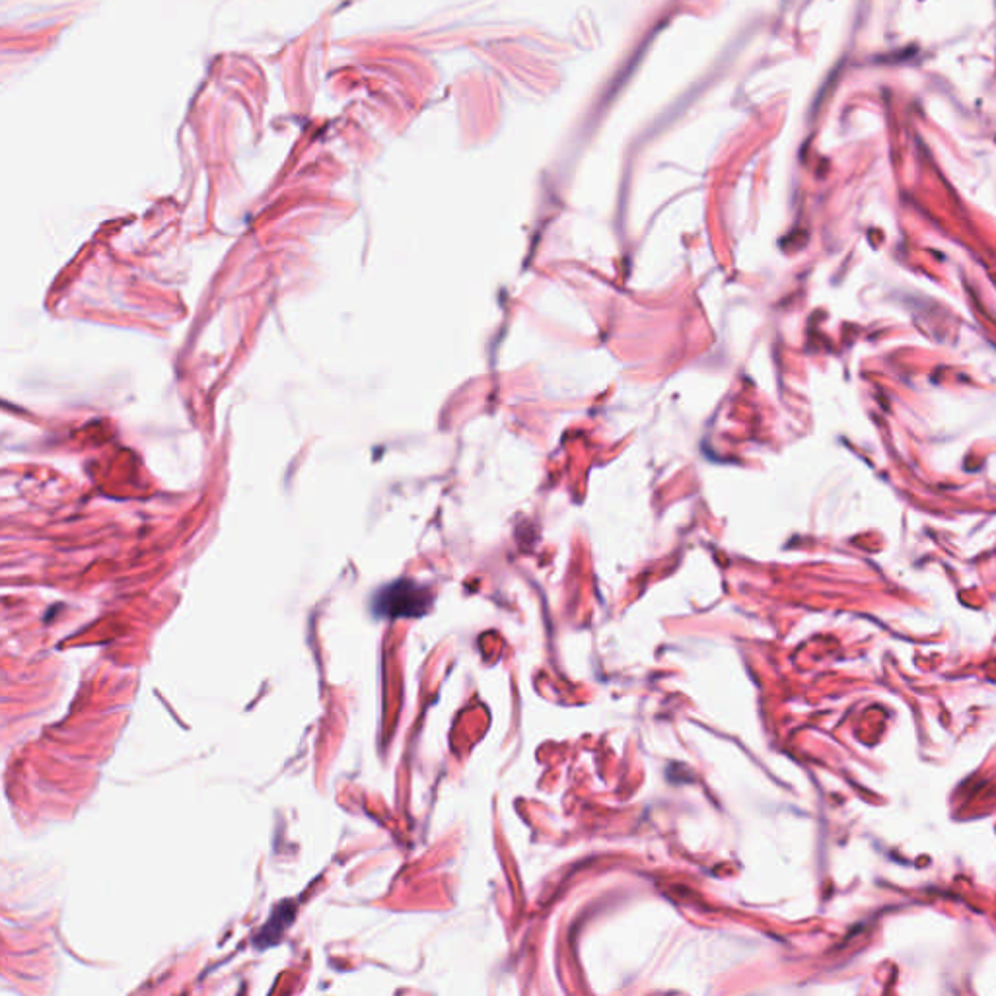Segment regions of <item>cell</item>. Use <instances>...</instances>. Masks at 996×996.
<instances>
[{"instance_id": "1", "label": "cell", "mask_w": 996, "mask_h": 996, "mask_svg": "<svg viewBox=\"0 0 996 996\" xmlns=\"http://www.w3.org/2000/svg\"><path fill=\"white\" fill-rule=\"evenodd\" d=\"M428 596L423 588L413 582L401 580L382 590L376 598L374 609L384 617H419L427 611Z\"/></svg>"}, {"instance_id": "2", "label": "cell", "mask_w": 996, "mask_h": 996, "mask_svg": "<svg viewBox=\"0 0 996 996\" xmlns=\"http://www.w3.org/2000/svg\"><path fill=\"white\" fill-rule=\"evenodd\" d=\"M292 915H294L292 905H279V907H277V911L273 913V917L269 919V923L263 926V930L259 932V936H257L255 944H257V946H261V948H263V946H271V944H273V938H271V936H275V942H277V940H279V936L285 932L286 926L292 923Z\"/></svg>"}]
</instances>
